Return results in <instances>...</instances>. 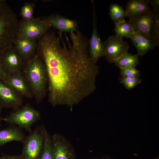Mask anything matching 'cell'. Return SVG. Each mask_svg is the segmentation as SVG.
I'll use <instances>...</instances> for the list:
<instances>
[{"mask_svg":"<svg viewBox=\"0 0 159 159\" xmlns=\"http://www.w3.org/2000/svg\"><path fill=\"white\" fill-rule=\"evenodd\" d=\"M109 15L115 24L122 22L126 17L125 11L121 6L116 4H112L110 6Z\"/></svg>","mask_w":159,"mask_h":159,"instance_id":"22","label":"cell"},{"mask_svg":"<svg viewBox=\"0 0 159 159\" xmlns=\"http://www.w3.org/2000/svg\"><path fill=\"white\" fill-rule=\"evenodd\" d=\"M120 70L135 67L139 63V56L128 52L123 54L114 63Z\"/></svg>","mask_w":159,"mask_h":159,"instance_id":"19","label":"cell"},{"mask_svg":"<svg viewBox=\"0 0 159 159\" xmlns=\"http://www.w3.org/2000/svg\"><path fill=\"white\" fill-rule=\"evenodd\" d=\"M22 72L36 102L39 104L46 95L48 80L45 64L37 53L25 63Z\"/></svg>","mask_w":159,"mask_h":159,"instance_id":"2","label":"cell"},{"mask_svg":"<svg viewBox=\"0 0 159 159\" xmlns=\"http://www.w3.org/2000/svg\"><path fill=\"white\" fill-rule=\"evenodd\" d=\"M40 118V112L26 103L14 109L9 115L2 118V120L9 125L17 126L29 132L33 124Z\"/></svg>","mask_w":159,"mask_h":159,"instance_id":"4","label":"cell"},{"mask_svg":"<svg viewBox=\"0 0 159 159\" xmlns=\"http://www.w3.org/2000/svg\"><path fill=\"white\" fill-rule=\"evenodd\" d=\"M37 41L25 38L15 39L13 45L25 63L36 54Z\"/></svg>","mask_w":159,"mask_h":159,"instance_id":"15","label":"cell"},{"mask_svg":"<svg viewBox=\"0 0 159 159\" xmlns=\"http://www.w3.org/2000/svg\"><path fill=\"white\" fill-rule=\"evenodd\" d=\"M130 38L135 46L138 56H144L156 47L150 38L135 32Z\"/></svg>","mask_w":159,"mask_h":159,"instance_id":"17","label":"cell"},{"mask_svg":"<svg viewBox=\"0 0 159 159\" xmlns=\"http://www.w3.org/2000/svg\"><path fill=\"white\" fill-rule=\"evenodd\" d=\"M44 18L51 27L57 29L60 33L69 34L78 29L77 20L70 19L57 14H53Z\"/></svg>","mask_w":159,"mask_h":159,"instance_id":"13","label":"cell"},{"mask_svg":"<svg viewBox=\"0 0 159 159\" xmlns=\"http://www.w3.org/2000/svg\"><path fill=\"white\" fill-rule=\"evenodd\" d=\"M0 62L6 75L22 72L25 63L13 45L0 54Z\"/></svg>","mask_w":159,"mask_h":159,"instance_id":"7","label":"cell"},{"mask_svg":"<svg viewBox=\"0 0 159 159\" xmlns=\"http://www.w3.org/2000/svg\"><path fill=\"white\" fill-rule=\"evenodd\" d=\"M153 17V12L151 10L136 17L130 19L127 22L135 32L150 39V31Z\"/></svg>","mask_w":159,"mask_h":159,"instance_id":"14","label":"cell"},{"mask_svg":"<svg viewBox=\"0 0 159 159\" xmlns=\"http://www.w3.org/2000/svg\"><path fill=\"white\" fill-rule=\"evenodd\" d=\"M3 108L0 105V128L1 125V122L2 120V118L1 117V113Z\"/></svg>","mask_w":159,"mask_h":159,"instance_id":"30","label":"cell"},{"mask_svg":"<svg viewBox=\"0 0 159 159\" xmlns=\"http://www.w3.org/2000/svg\"><path fill=\"white\" fill-rule=\"evenodd\" d=\"M148 4L153 6V8H159V0H148Z\"/></svg>","mask_w":159,"mask_h":159,"instance_id":"28","label":"cell"},{"mask_svg":"<svg viewBox=\"0 0 159 159\" xmlns=\"http://www.w3.org/2000/svg\"><path fill=\"white\" fill-rule=\"evenodd\" d=\"M115 24V35L120 37L130 38L134 32L130 24L125 20Z\"/></svg>","mask_w":159,"mask_h":159,"instance_id":"23","label":"cell"},{"mask_svg":"<svg viewBox=\"0 0 159 159\" xmlns=\"http://www.w3.org/2000/svg\"><path fill=\"white\" fill-rule=\"evenodd\" d=\"M50 27L44 18L22 19L18 22L16 38H25L38 41L49 30Z\"/></svg>","mask_w":159,"mask_h":159,"instance_id":"5","label":"cell"},{"mask_svg":"<svg viewBox=\"0 0 159 159\" xmlns=\"http://www.w3.org/2000/svg\"><path fill=\"white\" fill-rule=\"evenodd\" d=\"M153 159H159V155L158 156H157V157H156V158H154Z\"/></svg>","mask_w":159,"mask_h":159,"instance_id":"32","label":"cell"},{"mask_svg":"<svg viewBox=\"0 0 159 159\" xmlns=\"http://www.w3.org/2000/svg\"><path fill=\"white\" fill-rule=\"evenodd\" d=\"M93 7L92 28L90 39L88 41L89 54L93 62L97 64L99 59L104 56V43L101 40L98 34L97 16L94 3L92 1Z\"/></svg>","mask_w":159,"mask_h":159,"instance_id":"10","label":"cell"},{"mask_svg":"<svg viewBox=\"0 0 159 159\" xmlns=\"http://www.w3.org/2000/svg\"><path fill=\"white\" fill-rule=\"evenodd\" d=\"M51 138L54 159H75L73 147L64 137L56 133Z\"/></svg>","mask_w":159,"mask_h":159,"instance_id":"9","label":"cell"},{"mask_svg":"<svg viewBox=\"0 0 159 159\" xmlns=\"http://www.w3.org/2000/svg\"><path fill=\"white\" fill-rule=\"evenodd\" d=\"M140 71L135 67L120 70V73L121 77L127 78L140 77Z\"/></svg>","mask_w":159,"mask_h":159,"instance_id":"26","label":"cell"},{"mask_svg":"<svg viewBox=\"0 0 159 159\" xmlns=\"http://www.w3.org/2000/svg\"><path fill=\"white\" fill-rule=\"evenodd\" d=\"M50 30L37 41V53L45 66L48 101L72 107L93 93L99 67L91 59L88 41L78 29L67 35Z\"/></svg>","mask_w":159,"mask_h":159,"instance_id":"1","label":"cell"},{"mask_svg":"<svg viewBox=\"0 0 159 159\" xmlns=\"http://www.w3.org/2000/svg\"><path fill=\"white\" fill-rule=\"evenodd\" d=\"M0 159H22L20 155H4L0 157Z\"/></svg>","mask_w":159,"mask_h":159,"instance_id":"27","label":"cell"},{"mask_svg":"<svg viewBox=\"0 0 159 159\" xmlns=\"http://www.w3.org/2000/svg\"><path fill=\"white\" fill-rule=\"evenodd\" d=\"M152 10L153 12V17L150 31V39L155 47H159V8H153Z\"/></svg>","mask_w":159,"mask_h":159,"instance_id":"20","label":"cell"},{"mask_svg":"<svg viewBox=\"0 0 159 159\" xmlns=\"http://www.w3.org/2000/svg\"><path fill=\"white\" fill-rule=\"evenodd\" d=\"M35 4L32 2L25 3L21 7L20 15L22 19L26 20L33 18Z\"/></svg>","mask_w":159,"mask_h":159,"instance_id":"25","label":"cell"},{"mask_svg":"<svg viewBox=\"0 0 159 159\" xmlns=\"http://www.w3.org/2000/svg\"><path fill=\"white\" fill-rule=\"evenodd\" d=\"M148 0H130L127 2L125 12L126 17L129 19L136 17L151 9Z\"/></svg>","mask_w":159,"mask_h":159,"instance_id":"18","label":"cell"},{"mask_svg":"<svg viewBox=\"0 0 159 159\" xmlns=\"http://www.w3.org/2000/svg\"><path fill=\"white\" fill-rule=\"evenodd\" d=\"M104 56L109 63L114 62L124 53L128 52V43L116 35L111 36L104 43Z\"/></svg>","mask_w":159,"mask_h":159,"instance_id":"8","label":"cell"},{"mask_svg":"<svg viewBox=\"0 0 159 159\" xmlns=\"http://www.w3.org/2000/svg\"><path fill=\"white\" fill-rule=\"evenodd\" d=\"M44 141L43 149L39 159H54L51 137L44 126Z\"/></svg>","mask_w":159,"mask_h":159,"instance_id":"21","label":"cell"},{"mask_svg":"<svg viewBox=\"0 0 159 159\" xmlns=\"http://www.w3.org/2000/svg\"><path fill=\"white\" fill-rule=\"evenodd\" d=\"M113 159L112 158H111L108 157H106V158L103 157V158H99V159Z\"/></svg>","mask_w":159,"mask_h":159,"instance_id":"31","label":"cell"},{"mask_svg":"<svg viewBox=\"0 0 159 159\" xmlns=\"http://www.w3.org/2000/svg\"><path fill=\"white\" fill-rule=\"evenodd\" d=\"M3 81L22 97L31 99L33 97L22 72L6 75Z\"/></svg>","mask_w":159,"mask_h":159,"instance_id":"12","label":"cell"},{"mask_svg":"<svg viewBox=\"0 0 159 159\" xmlns=\"http://www.w3.org/2000/svg\"><path fill=\"white\" fill-rule=\"evenodd\" d=\"M119 80L120 83L128 90L132 89L142 81L140 77L128 78L120 77Z\"/></svg>","mask_w":159,"mask_h":159,"instance_id":"24","label":"cell"},{"mask_svg":"<svg viewBox=\"0 0 159 159\" xmlns=\"http://www.w3.org/2000/svg\"><path fill=\"white\" fill-rule=\"evenodd\" d=\"M6 74L4 72L0 62V80H4Z\"/></svg>","mask_w":159,"mask_h":159,"instance_id":"29","label":"cell"},{"mask_svg":"<svg viewBox=\"0 0 159 159\" xmlns=\"http://www.w3.org/2000/svg\"><path fill=\"white\" fill-rule=\"evenodd\" d=\"M22 97L6 83L0 80V105L3 108L17 109L22 105Z\"/></svg>","mask_w":159,"mask_h":159,"instance_id":"11","label":"cell"},{"mask_svg":"<svg viewBox=\"0 0 159 159\" xmlns=\"http://www.w3.org/2000/svg\"><path fill=\"white\" fill-rule=\"evenodd\" d=\"M44 126L37 127L26 137L20 155L22 159H39L43 146Z\"/></svg>","mask_w":159,"mask_h":159,"instance_id":"6","label":"cell"},{"mask_svg":"<svg viewBox=\"0 0 159 159\" xmlns=\"http://www.w3.org/2000/svg\"><path fill=\"white\" fill-rule=\"evenodd\" d=\"M26 135L23 129L14 125H9L6 128L0 130V147L12 141L22 143Z\"/></svg>","mask_w":159,"mask_h":159,"instance_id":"16","label":"cell"},{"mask_svg":"<svg viewBox=\"0 0 159 159\" xmlns=\"http://www.w3.org/2000/svg\"><path fill=\"white\" fill-rule=\"evenodd\" d=\"M18 23L15 14L6 1L0 0V54L13 45Z\"/></svg>","mask_w":159,"mask_h":159,"instance_id":"3","label":"cell"}]
</instances>
